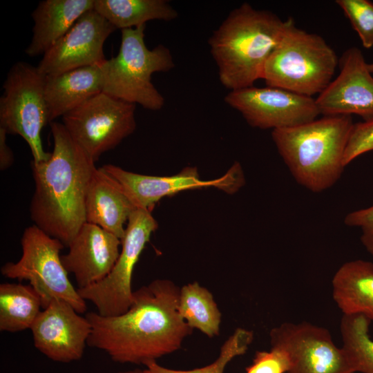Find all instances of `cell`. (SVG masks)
<instances>
[{"label": "cell", "instance_id": "22", "mask_svg": "<svg viewBox=\"0 0 373 373\" xmlns=\"http://www.w3.org/2000/svg\"><path fill=\"white\" fill-rule=\"evenodd\" d=\"M93 9L121 30L146 25L152 20L169 21L178 16L166 0H95Z\"/></svg>", "mask_w": 373, "mask_h": 373}, {"label": "cell", "instance_id": "14", "mask_svg": "<svg viewBox=\"0 0 373 373\" xmlns=\"http://www.w3.org/2000/svg\"><path fill=\"white\" fill-rule=\"evenodd\" d=\"M116 28L94 9L84 13L43 55L37 68L54 76L106 61L104 44Z\"/></svg>", "mask_w": 373, "mask_h": 373}, {"label": "cell", "instance_id": "3", "mask_svg": "<svg viewBox=\"0 0 373 373\" xmlns=\"http://www.w3.org/2000/svg\"><path fill=\"white\" fill-rule=\"evenodd\" d=\"M286 21L249 3L234 8L208 40L222 85L230 90L253 86L278 44Z\"/></svg>", "mask_w": 373, "mask_h": 373}, {"label": "cell", "instance_id": "29", "mask_svg": "<svg viewBox=\"0 0 373 373\" xmlns=\"http://www.w3.org/2000/svg\"><path fill=\"white\" fill-rule=\"evenodd\" d=\"M291 367L288 354L282 349L271 347L269 351L256 352L252 363L245 373H287Z\"/></svg>", "mask_w": 373, "mask_h": 373}, {"label": "cell", "instance_id": "21", "mask_svg": "<svg viewBox=\"0 0 373 373\" xmlns=\"http://www.w3.org/2000/svg\"><path fill=\"white\" fill-rule=\"evenodd\" d=\"M332 298L343 315L359 314L373 323V263H343L332 280Z\"/></svg>", "mask_w": 373, "mask_h": 373}, {"label": "cell", "instance_id": "2", "mask_svg": "<svg viewBox=\"0 0 373 373\" xmlns=\"http://www.w3.org/2000/svg\"><path fill=\"white\" fill-rule=\"evenodd\" d=\"M50 157L31 162L35 191L30 214L35 225L68 247L86 222V197L97 168L62 123L50 122Z\"/></svg>", "mask_w": 373, "mask_h": 373}, {"label": "cell", "instance_id": "18", "mask_svg": "<svg viewBox=\"0 0 373 373\" xmlns=\"http://www.w3.org/2000/svg\"><path fill=\"white\" fill-rule=\"evenodd\" d=\"M137 209L122 186L102 167L90 179L86 197V222L122 239L131 213Z\"/></svg>", "mask_w": 373, "mask_h": 373}, {"label": "cell", "instance_id": "19", "mask_svg": "<svg viewBox=\"0 0 373 373\" xmlns=\"http://www.w3.org/2000/svg\"><path fill=\"white\" fill-rule=\"evenodd\" d=\"M102 63L45 76V98L50 123L102 92Z\"/></svg>", "mask_w": 373, "mask_h": 373}, {"label": "cell", "instance_id": "17", "mask_svg": "<svg viewBox=\"0 0 373 373\" xmlns=\"http://www.w3.org/2000/svg\"><path fill=\"white\" fill-rule=\"evenodd\" d=\"M122 240L100 227L86 222L61 256L63 265L75 276L77 289L93 285L112 271L121 250Z\"/></svg>", "mask_w": 373, "mask_h": 373}, {"label": "cell", "instance_id": "1", "mask_svg": "<svg viewBox=\"0 0 373 373\" xmlns=\"http://www.w3.org/2000/svg\"><path fill=\"white\" fill-rule=\"evenodd\" d=\"M180 290L170 280L156 279L133 291L121 315L87 313L92 327L87 345L116 363L144 365L178 350L193 331L178 312Z\"/></svg>", "mask_w": 373, "mask_h": 373}, {"label": "cell", "instance_id": "11", "mask_svg": "<svg viewBox=\"0 0 373 373\" xmlns=\"http://www.w3.org/2000/svg\"><path fill=\"white\" fill-rule=\"evenodd\" d=\"M269 342L289 356L287 373H355L344 349L335 345L322 326L307 321L283 323L270 330Z\"/></svg>", "mask_w": 373, "mask_h": 373}, {"label": "cell", "instance_id": "25", "mask_svg": "<svg viewBox=\"0 0 373 373\" xmlns=\"http://www.w3.org/2000/svg\"><path fill=\"white\" fill-rule=\"evenodd\" d=\"M370 321L359 314L343 315L340 323L342 347L354 372L373 373V340Z\"/></svg>", "mask_w": 373, "mask_h": 373}, {"label": "cell", "instance_id": "6", "mask_svg": "<svg viewBox=\"0 0 373 373\" xmlns=\"http://www.w3.org/2000/svg\"><path fill=\"white\" fill-rule=\"evenodd\" d=\"M146 25L121 30V44L115 57L102 64V92L143 108L158 111L165 99L152 82L154 73L175 67L170 50L160 44L152 50L144 42Z\"/></svg>", "mask_w": 373, "mask_h": 373}, {"label": "cell", "instance_id": "23", "mask_svg": "<svg viewBox=\"0 0 373 373\" xmlns=\"http://www.w3.org/2000/svg\"><path fill=\"white\" fill-rule=\"evenodd\" d=\"M42 310L41 299L29 285H0V330L17 332L30 329Z\"/></svg>", "mask_w": 373, "mask_h": 373}, {"label": "cell", "instance_id": "31", "mask_svg": "<svg viewBox=\"0 0 373 373\" xmlns=\"http://www.w3.org/2000/svg\"><path fill=\"white\" fill-rule=\"evenodd\" d=\"M7 133L0 128V169L4 171L9 168L14 162L12 150L6 144Z\"/></svg>", "mask_w": 373, "mask_h": 373}, {"label": "cell", "instance_id": "12", "mask_svg": "<svg viewBox=\"0 0 373 373\" xmlns=\"http://www.w3.org/2000/svg\"><path fill=\"white\" fill-rule=\"evenodd\" d=\"M224 102L240 113L250 126L261 129L294 127L320 115L314 97L271 86L230 90Z\"/></svg>", "mask_w": 373, "mask_h": 373}, {"label": "cell", "instance_id": "4", "mask_svg": "<svg viewBox=\"0 0 373 373\" xmlns=\"http://www.w3.org/2000/svg\"><path fill=\"white\" fill-rule=\"evenodd\" d=\"M352 116H323L294 127L272 130V140L295 180L314 193L340 179L353 126Z\"/></svg>", "mask_w": 373, "mask_h": 373}, {"label": "cell", "instance_id": "32", "mask_svg": "<svg viewBox=\"0 0 373 373\" xmlns=\"http://www.w3.org/2000/svg\"><path fill=\"white\" fill-rule=\"evenodd\" d=\"M361 241L368 253L373 256V227L361 229Z\"/></svg>", "mask_w": 373, "mask_h": 373}, {"label": "cell", "instance_id": "13", "mask_svg": "<svg viewBox=\"0 0 373 373\" xmlns=\"http://www.w3.org/2000/svg\"><path fill=\"white\" fill-rule=\"evenodd\" d=\"M102 167L122 186L137 209L151 210L162 198L186 190L215 187L233 193L245 184L244 174L238 162L233 164L224 175L211 180H202L197 169L191 166L170 176L140 174L110 164Z\"/></svg>", "mask_w": 373, "mask_h": 373}, {"label": "cell", "instance_id": "7", "mask_svg": "<svg viewBox=\"0 0 373 373\" xmlns=\"http://www.w3.org/2000/svg\"><path fill=\"white\" fill-rule=\"evenodd\" d=\"M21 245V257L16 262L4 264L1 274L29 281L41 297L42 309L53 299H59L68 303L78 313H84L86 300L70 281L61 261L60 252L64 245L32 224L24 230Z\"/></svg>", "mask_w": 373, "mask_h": 373}, {"label": "cell", "instance_id": "9", "mask_svg": "<svg viewBox=\"0 0 373 373\" xmlns=\"http://www.w3.org/2000/svg\"><path fill=\"white\" fill-rule=\"evenodd\" d=\"M135 104L101 92L62 116L73 140L95 162L136 128Z\"/></svg>", "mask_w": 373, "mask_h": 373}, {"label": "cell", "instance_id": "28", "mask_svg": "<svg viewBox=\"0 0 373 373\" xmlns=\"http://www.w3.org/2000/svg\"><path fill=\"white\" fill-rule=\"evenodd\" d=\"M373 151V118L353 124L343 155L345 167L358 156Z\"/></svg>", "mask_w": 373, "mask_h": 373}, {"label": "cell", "instance_id": "30", "mask_svg": "<svg viewBox=\"0 0 373 373\" xmlns=\"http://www.w3.org/2000/svg\"><path fill=\"white\" fill-rule=\"evenodd\" d=\"M344 222L347 226L360 227L361 229L373 227V205L350 212L346 215Z\"/></svg>", "mask_w": 373, "mask_h": 373}, {"label": "cell", "instance_id": "5", "mask_svg": "<svg viewBox=\"0 0 373 373\" xmlns=\"http://www.w3.org/2000/svg\"><path fill=\"white\" fill-rule=\"evenodd\" d=\"M338 61L321 35L297 28L289 18L265 63L262 79L267 86L313 97L332 82Z\"/></svg>", "mask_w": 373, "mask_h": 373}, {"label": "cell", "instance_id": "33", "mask_svg": "<svg viewBox=\"0 0 373 373\" xmlns=\"http://www.w3.org/2000/svg\"><path fill=\"white\" fill-rule=\"evenodd\" d=\"M119 373H144V371L143 370H140V369H134V370L119 372Z\"/></svg>", "mask_w": 373, "mask_h": 373}, {"label": "cell", "instance_id": "8", "mask_svg": "<svg viewBox=\"0 0 373 373\" xmlns=\"http://www.w3.org/2000/svg\"><path fill=\"white\" fill-rule=\"evenodd\" d=\"M46 77L37 67L19 61L9 70L0 97V128L20 135L28 144L36 162L48 160L41 133L49 122L45 98Z\"/></svg>", "mask_w": 373, "mask_h": 373}, {"label": "cell", "instance_id": "16", "mask_svg": "<svg viewBox=\"0 0 373 373\" xmlns=\"http://www.w3.org/2000/svg\"><path fill=\"white\" fill-rule=\"evenodd\" d=\"M338 64V75L315 99L320 115L373 118V77L361 50L347 48Z\"/></svg>", "mask_w": 373, "mask_h": 373}, {"label": "cell", "instance_id": "26", "mask_svg": "<svg viewBox=\"0 0 373 373\" xmlns=\"http://www.w3.org/2000/svg\"><path fill=\"white\" fill-rule=\"evenodd\" d=\"M254 332L238 327L221 346L218 358L209 365L189 370L163 367L157 361L147 363L144 373H224L228 363L235 357L245 354L254 340Z\"/></svg>", "mask_w": 373, "mask_h": 373}, {"label": "cell", "instance_id": "15", "mask_svg": "<svg viewBox=\"0 0 373 373\" xmlns=\"http://www.w3.org/2000/svg\"><path fill=\"white\" fill-rule=\"evenodd\" d=\"M68 303L53 299L30 327L35 347L49 359L70 363L82 358L91 325Z\"/></svg>", "mask_w": 373, "mask_h": 373}, {"label": "cell", "instance_id": "10", "mask_svg": "<svg viewBox=\"0 0 373 373\" xmlns=\"http://www.w3.org/2000/svg\"><path fill=\"white\" fill-rule=\"evenodd\" d=\"M158 224L151 210L135 209L130 215L117 260L111 273L101 281L77 289L84 300L91 302L103 316H115L132 304V276L135 266Z\"/></svg>", "mask_w": 373, "mask_h": 373}, {"label": "cell", "instance_id": "34", "mask_svg": "<svg viewBox=\"0 0 373 373\" xmlns=\"http://www.w3.org/2000/svg\"><path fill=\"white\" fill-rule=\"evenodd\" d=\"M367 68L370 72L371 73H373V63H371V64L367 63Z\"/></svg>", "mask_w": 373, "mask_h": 373}, {"label": "cell", "instance_id": "24", "mask_svg": "<svg viewBox=\"0 0 373 373\" xmlns=\"http://www.w3.org/2000/svg\"><path fill=\"white\" fill-rule=\"evenodd\" d=\"M178 312L187 325L212 338L220 334L221 312L210 291L198 282L180 287Z\"/></svg>", "mask_w": 373, "mask_h": 373}, {"label": "cell", "instance_id": "20", "mask_svg": "<svg viewBox=\"0 0 373 373\" xmlns=\"http://www.w3.org/2000/svg\"><path fill=\"white\" fill-rule=\"evenodd\" d=\"M95 0H44L32 13V37L25 50L30 57L44 55L86 12Z\"/></svg>", "mask_w": 373, "mask_h": 373}, {"label": "cell", "instance_id": "27", "mask_svg": "<svg viewBox=\"0 0 373 373\" xmlns=\"http://www.w3.org/2000/svg\"><path fill=\"white\" fill-rule=\"evenodd\" d=\"M363 46L373 47V3L369 0H336Z\"/></svg>", "mask_w": 373, "mask_h": 373}]
</instances>
